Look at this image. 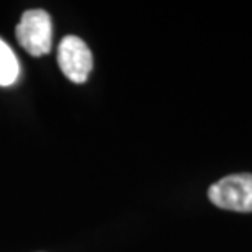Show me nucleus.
<instances>
[{
	"mask_svg": "<svg viewBox=\"0 0 252 252\" xmlns=\"http://www.w3.org/2000/svg\"><path fill=\"white\" fill-rule=\"evenodd\" d=\"M215 206L239 213H252V174H231L208 189Z\"/></svg>",
	"mask_w": 252,
	"mask_h": 252,
	"instance_id": "f257e3e1",
	"label": "nucleus"
},
{
	"mask_svg": "<svg viewBox=\"0 0 252 252\" xmlns=\"http://www.w3.org/2000/svg\"><path fill=\"white\" fill-rule=\"evenodd\" d=\"M20 43L32 56H44L51 51L53 22L46 10L33 8L22 15V20L15 28Z\"/></svg>",
	"mask_w": 252,
	"mask_h": 252,
	"instance_id": "f03ea898",
	"label": "nucleus"
},
{
	"mask_svg": "<svg viewBox=\"0 0 252 252\" xmlns=\"http://www.w3.org/2000/svg\"><path fill=\"white\" fill-rule=\"evenodd\" d=\"M58 63L65 77L75 84H84L94 67V58L89 46L75 34L63 38L58 51Z\"/></svg>",
	"mask_w": 252,
	"mask_h": 252,
	"instance_id": "7ed1b4c3",
	"label": "nucleus"
},
{
	"mask_svg": "<svg viewBox=\"0 0 252 252\" xmlns=\"http://www.w3.org/2000/svg\"><path fill=\"white\" fill-rule=\"evenodd\" d=\"M20 74V64L18 59L12 51V48L0 38V85L7 87V85L15 84Z\"/></svg>",
	"mask_w": 252,
	"mask_h": 252,
	"instance_id": "20e7f679",
	"label": "nucleus"
}]
</instances>
